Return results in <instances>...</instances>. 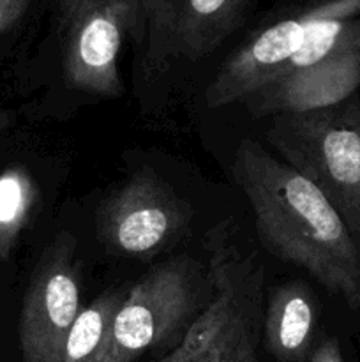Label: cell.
Returning a JSON list of instances; mask_svg holds the SVG:
<instances>
[{
  "label": "cell",
  "instance_id": "ba28073f",
  "mask_svg": "<svg viewBox=\"0 0 360 362\" xmlns=\"http://www.w3.org/2000/svg\"><path fill=\"white\" fill-rule=\"evenodd\" d=\"M261 320V272L244 260L235 299L224 320L205 341L176 346L159 362H258Z\"/></svg>",
  "mask_w": 360,
  "mask_h": 362
},
{
  "label": "cell",
  "instance_id": "30bf717a",
  "mask_svg": "<svg viewBox=\"0 0 360 362\" xmlns=\"http://www.w3.org/2000/svg\"><path fill=\"white\" fill-rule=\"evenodd\" d=\"M240 0H186L175 41L179 52L189 59L210 53L232 30Z\"/></svg>",
  "mask_w": 360,
  "mask_h": 362
},
{
  "label": "cell",
  "instance_id": "7a4b0ae2",
  "mask_svg": "<svg viewBox=\"0 0 360 362\" xmlns=\"http://www.w3.org/2000/svg\"><path fill=\"white\" fill-rule=\"evenodd\" d=\"M267 141L325 194L360 247V101L274 115Z\"/></svg>",
  "mask_w": 360,
  "mask_h": 362
},
{
  "label": "cell",
  "instance_id": "9a60e30c",
  "mask_svg": "<svg viewBox=\"0 0 360 362\" xmlns=\"http://www.w3.org/2000/svg\"><path fill=\"white\" fill-rule=\"evenodd\" d=\"M4 122V117L2 115H0V124H2Z\"/></svg>",
  "mask_w": 360,
  "mask_h": 362
},
{
  "label": "cell",
  "instance_id": "4fadbf2b",
  "mask_svg": "<svg viewBox=\"0 0 360 362\" xmlns=\"http://www.w3.org/2000/svg\"><path fill=\"white\" fill-rule=\"evenodd\" d=\"M30 0H0V37L23 16Z\"/></svg>",
  "mask_w": 360,
  "mask_h": 362
},
{
  "label": "cell",
  "instance_id": "8992f818",
  "mask_svg": "<svg viewBox=\"0 0 360 362\" xmlns=\"http://www.w3.org/2000/svg\"><path fill=\"white\" fill-rule=\"evenodd\" d=\"M189 209L150 170L131 177L99 209V239L112 255L148 258L184 235Z\"/></svg>",
  "mask_w": 360,
  "mask_h": 362
},
{
  "label": "cell",
  "instance_id": "8fae6325",
  "mask_svg": "<svg viewBox=\"0 0 360 362\" xmlns=\"http://www.w3.org/2000/svg\"><path fill=\"white\" fill-rule=\"evenodd\" d=\"M39 202V187L23 166L0 172V260L7 262Z\"/></svg>",
  "mask_w": 360,
  "mask_h": 362
},
{
  "label": "cell",
  "instance_id": "277c9868",
  "mask_svg": "<svg viewBox=\"0 0 360 362\" xmlns=\"http://www.w3.org/2000/svg\"><path fill=\"white\" fill-rule=\"evenodd\" d=\"M140 0H60L64 80L80 92L115 99L124 92L119 53L136 25Z\"/></svg>",
  "mask_w": 360,
  "mask_h": 362
},
{
  "label": "cell",
  "instance_id": "6da1fadb",
  "mask_svg": "<svg viewBox=\"0 0 360 362\" xmlns=\"http://www.w3.org/2000/svg\"><path fill=\"white\" fill-rule=\"evenodd\" d=\"M233 177L249 200L261 244L360 310V247L325 194L253 140L236 148Z\"/></svg>",
  "mask_w": 360,
  "mask_h": 362
},
{
  "label": "cell",
  "instance_id": "52a82bcc",
  "mask_svg": "<svg viewBox=\"0 0 360 362\" xmlns=\"http://www.w3.org/2000/svg\"><path fill=\"white\" fill-rule=\"evenodd\" d=\"M360 87V21H353L337 48L320 62L270 81L246 99L251 115L313 112L353 98Z\"/></svg>",
  "mask_w": 360,
  "mask_h": 362
},
{
  "label": "cell",
  "instance_id": "5b68a950",
  "mask_svg": "<svg viewBox=\"0 0 360 362\" xmlns=\"http://www.w3.org/2000/svg\"><path fill=\"white\" fill-rule=\"evenodd\" d=\"M80 311L76 239L60 232L35 265L21 304L18 336L23 362H62L66 339Z\"/></svg>",
  "mask_w": 360,
  "mask_h": 362
},
{
  "label": "cell",
  "instance_id": "3957f363",
  "mask_svg": "<svg viewBox=\"0 0 360 362\" xmlns=\"http://www.w3.org/2000/svg\"><path fill=\"white\" fill-rule=\"evenodd\" d=\"M201 296L200 265L173 258L126 292L109 325L101 362H133L187 324Z\"/></svg>",
  "mask_w": 360,
  "mask_h": 362
},
{
  "label": "cell",
  "instance_id": "5bb4252c",
  "mask_svg": "<svg viewBox=\"0 0 360 362\" xmlns=\"http://www.w3.org/2000/svg\"><path fill=\"white\" fill-rule=\"evenodd\" d=\"M309 362H346L341 345L335 338H327L313 350Z\"/></svg>",
  "mask_w": 360,
  "mask_h": 362
},
{
  "label": "cell",
  "instance_id": "9c48e42d",
  "mask_svg": "<svg viewBox=\"0 0 360 362\" xmlns=\"http://www.w3.org/2000/svg\"><path fill=\"white\" fill-rule=\"evenodd\" d=\"M318 320L314 293L300 279L277 285L265 308V345L277 362H309Z\"/></svg>",
  "mask_w": 360,
  "mask_h": 362
},
{
  "label": "cell",
  "instance_id": "7c38bea8",
  "mask_svg": "<svg viewBox=\"0 0 360 362\" xmlns=\"http://www.w3.org/2000/svg\"><path fill=\"white\" fill-rule=\"evenodd\" d=\"M126 299L119 290H106L87 308H81L64 346L62 362H101L109 325Z\"/></svg>",
  "mask_w": 360,
  "mask_h": 362
}]
</instances>
